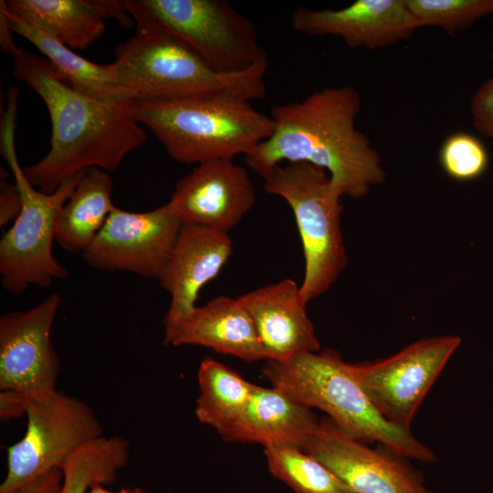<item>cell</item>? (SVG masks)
Segmentation results:
<instances>
[{
    "instance_id": "6da1fadb",
    "label": "cell",
    "mask_w": 493,
    "mask_h": 493,
    "mask_svg": "<svg viewBox=\"0 0 493 493\" xmlns=\"http://www.w3.org/2000/svg\"><path fill=\"white\" fill-rule=\"evenodd\" d=\"M8 53L16 77L44 101L51 121L48 152L24 172L46 194L89 168L114 171L147 140L133 100L106 101L75 89L45 58L15 43Z\"/></svg>"
},
{
    "instance_id": "7a4b0ae2",
    "label": "cell",
    "mask_w": 493,
    "mask_h": 493,
    "mask_svg": "<svg viewBox=\"0 0 493 493\" xmlns=\"http://www.w3.org/2000/svg\"><path fill=\"white\" fill-rule=\"evenodd\" d=\"M362 99L351 86L325 88L300 101L274 105L272 134L247 155L261 175L283 162L323 168L340 197L359 199L385 181L379 152L355 126Z\"/></svg>"
},
{
    "instance_id": "3957f363",
    "label": "cell",
    "mask_w": 493,
    "mask_h": 493,
    "mask_svg": "<svg viewBox=\"0 0 493 493\" xmlns=\"http://www.w3.org/2000/svg\"><path fill=\"white\" fill-rule=\"evenodd\" d=\"M262 374L295 402L325 412L339 428L362 443L383 444L412 460H437L411 430L393 425L378 412L350 373L348 362L334 350L268 360Z\"/></svg>"
},
{
    "instance_id": "277c9868",
    "label": "cell",
    "mask_w": 493,
    "mask_h": 493,
    "mask_svg": "<svg viewBox=\"0 0 493 493\" xmlns=\"http://www.w3.org/2000/svg\"><path fill=\"white\" fill-rule=\"evenodd\" d=\"M110 63L116 85L133 100L219 96L251 101L267 93L268 63L237 73L209 66L177 37L156 29L136 30L117 46Z\"/></svg>"
},
{
    "instance_id": "5b68a950",
    "label": "cell",
    "mask_w": 493,
    "mask_h": 493,
    "mask_svg": "<svg viewBox=\"0 0 493 493\" xmlns=\"http://www.w3.org/2000/svg\"><path fill=\"white\" fill-rule=\"evenodd\" d=\"M133 111L171 158L186 164L246 156L274 130L270 115L226 97L134 100Z\"/></svg>"
},
{
    "instance_id": "8992f818",
    "label": "cell",
    "mask_w": 493,
    "mask_h": 493,
    "mask_svg": "<svg viewBox=\"0 0 493 493\" xmlns=\"http://www.w3.org/2000/svg\"><path fill=\"white\" fill-rule=\"evenodd\" d=\"M18 98L9 96L2 114L0 150L14 174L22 197V209L0 241V275L5 289L21 293L31 285L48 288L68 276L53 254L56 226L61 208L75 190L81 172L46 194L34 187L21 168L15 145Z\"/></svg>"
},
{
    "instance_id": "52a82bcc",
    "label": "cell",
    "mask_w": 493,
    "mask_h": 493,
    "mask_svg": "<svg viewBox=\"0 0 493 493\" xmlns=\"http://www.w3.org/2000/svg\"><path fill=\"white\" fill-rule=\"evenodd\" d=\"M136 30L166 32L214 69L237 73L268 63L254 22L226 0H121Z\"/></svg>"
},
{
    "instance_id": "ba28073f",
    "label": "cell",
    "mask_w": 493,
    "mask_h": 493,
    "mask_svg": "<svg viewBox=\"0 0 493 493\" xmlns=\"http://www.w3.org/2000/svg\"><path fill=\"white\" fill-rule=\"evenodd\" d=\"M260 176L265 191L283 198L294 214L305 260L300 291L308 303L331 288L348 262L341 197L332 191L330 174L309 163L278 164Z\"/></svg>"
},
{
    "instance_id": "9c48e42d",
    "label": "cell",
    "mask_w": 493,
    "mask_h": 493,
    "mask_svg": "<svg viewBox=\"0 0 493 493\" xmlns=\"http://www.w3.org/2000/svg\"><path fill=\"white\" fill-rule=\"evenodd\" d=\"M21 396L26 431L7 449L0 493H11L49 469L61 468L79 447L103 435L94 411L76 397L58 390L39 397Z\"/></svg>"
},
{
    "instance_id": "30bf717a",
    "label": "cell",
    "mask_w": 493,
    "mask_h": 493,
    "mask_svg": "<svg viewBox=\"0 0 493 493\" xmlns=\"http://www.w3.org/2000/svg\"><path fill=\"white\" fill-rule=\"evenodd\" d=\"M460 344L458 336H433L416 341L387 358L348 363V368L387 421L411 430L425 395Z\"/></svg>"
},
{
    "instance_id": "8fae6325",
    "label": "cell",
    "mask_w": 493,
    "mask_h": 493,
    "mask_svg": "<svg viewBox=\"0 0 493 493\" xmlns=\"http://www.w3.org/2000/svg\"><path fill=\"white\" fill-rule=\"evenodd\" d=\"M182 226L167 204L146 212L115 206L82 257L98 270L159 278Z\"/></svg>"
},
{
    "instance_id": "7c38bea8",
    "label": "cell",
    "mask_w": 493,
    "mask_h": 493,
    "mask_svg": "<svg viewBox=\"0 0 493 493\" xmlns=\"http://www.w3.org/2000/svg\"><path fill=\"white\" fill-rule=\"evenodd\" d=\"M325 465L356 493H440L425 485L410 458L383 444L375 448L339 428L329 417L303 449Z\"/></svg>"
},
{
    "instance_id": "4fadbf2b",
    "label": "cell",
    "mask_w": 493,
    "mask_h": 493,
    "mask_svg": "<svg viewBox=\"0 0 493 493\" xmlns=\"http://www.w3.org/2000/svg\"><path fill=\"white\" fill-rule=\"evenodd\" d=\"M61 303L53 293L34 308L0 318V389L26 397L57 391L60 361L51 330Z\"/></svg>"
},
{
    "instance_id": "5bb4252c",
    "label": "cell",
    "mask_w": 493,
    "mask_h": 493,
    "mask_svg": "<svg viewBox=\"0 0 493 493\" xmlns=\"http://www.w3.org/2000/svg\"><path fill=\"white\" fill-rule=\"evenodd\" d=\"M255 202V188L246 170L234 159H214L196 164L178 180L167 205L182 225L227 234Z\"/></svg>"
},
{
    "instance_id": "9a60e30c",
    "label": "cell",
    "mask_w": 493,
    "mask_h": 493,
    "mask_svg": "<svg viewBox=\"0 0 493 493\" xmlns=\"http://www.w3.org/2000/svg\"><path fill=\"white\" fill-rule=\"evenodd\" d=\"M233 243L226 233L183 225L159 277L171 296L163 319L164 344L196 308L199 291L215 278L232 255Z\"/></svg>"
},
{
    "instance_id": "2e32d148",
    "label": "cell",
    "mask_w": 493,
    "mask_h": 493,
    "mask_svg": "<svg viewBox=\"0 0 493 493\" xmlns=\"http://www.w3.org/2000/svg\"><path fill=\"white\" fill-rule=\"evenodd\" d=\"M290 22L302 34L339 37L350 48L367 49L392 46L423 26L405 0H357L336 10L299 7Z\"/></svg>"
},
{
    "instance_id": "e0dca14e",
    "label": "cell",
    "mask_w": 493,
    "mask_h": 493,
    "mask_svg": "<svg viewBox=\"0 0 493 493\" xmlns=\"http://www.w3.org/2000/svg\"><path fill=\"white\" fill-rule=\"evenodd\" d=\"M239 300L250 315L267 360L283 361L320 348L300 285L286 278L251 290Z\"/></svg>"
},
{
    "instance_id": "ac0fdd59",
    "label": "cell",
    "mask_w": 493,
    "mask_h": 493,
    "mask_svg": "<svg viewBox=\"0 0 493 493\" xmlns=\"http://www.w3.org/2000/svg\"><path fill=\"white\" fill-rule=\"evenodd\" d=\"M319 423L311 409L295 402L278 388L255 384L243 414L219 435L227 442L303 450Z\"/></svg>"
},
{
    "instance_id": "d6986e66",
    "label": "cell",
    "mask_w": 493,
    "mask_h": 493,
    "mask_svg": "<svg viewBox=\"0 0 493 493\" xmlns=\"http://www.w3.org/2000/svg\"><path fill=\"white\" fill-rule=\"evenodd\" d=\"M165 345H196L246 362L267 360L254 322L238 298L219 296L192 314Z\"/></svg>"
},
{
    "instance_id": "ffe728a7",
    "label": "cell",
    "mask_w": 493,
    "mask_h": 493,
    "mask_svg": "<svg viewBox=\"0 0 493 493\" xmlns=\"http://www.w3.org/2000/svg\"><path fill=\"white\" fill-rule=\"evenodd\" d=\"M7 7L26 17L47 34L73 49L84 50L105 31L104 19L113 17L122 26L132 19L120 0H8Z\"/></svg>"
},
{
    "instance_id": "44dd1931",
    "label": "cell",
    "mask_w": 493,
    "mask_h": 493,
    "mask_svg": "<svg viewBox=\"0 0 493 493\" xmlns=\"http://www.w3.org/2000/svg\"><path fill=\"white\" fill-rule=\"evenodd\" d=\"M0 7L1 22L34 45L75 89L106 101L133 100L116 85L110 64H97L79 56L29 19L10 10L5 1H1Z\"/></svg>"
},
{
    "instance_id": "7402d4cb",
    "label": "cell",
    "mask_w": 493,
    "mask_h": 493,
    "mask_svg": "<svg viewBox=\"0 0 493 493\" xmlns=\"http://www.w3.org/2000/svg\"><path fill=\"white\" fill-rule=\"evenodd\" d=\"M112 180L100 168L85 170L60 210L56 242L68 253H83L103 227L112 203Z\"/></svg>"
},
{
    "instance_id": "603a6c76",
    "label": "cell",
    "mask_w": 493,
    "mask_h": 493,
    "mask_svg": "<svg viewBox=\"0 0 493 493\" xmlns=\"http://www.w3.org/2000/svg\"><path fill=\"white\" fill-rule=\"evenodd\" d=\"M199 396L195 414L200 423L222 432L246 409L255 384L221 362L205 358L198 370Z\"/></svg>"
},
{
    "instance_id": "cb8c5ba5",
    "label": "cell",
    "mask_w": 493,
    "mask_h": 493,
    "mask_svg": "<svg viewBox=\"0 0 493 493\" xmlns=\"http://www.w3.org/2000/svg\"><path fill=\"white\" fill-rule=\"evenodd\" d=\"M128 441L100 436L79 447L62 466L60 493H88L94 485H110L129 460Z\"/></svg>"
},
{
    "instance_id": "d4e9b609",
    "label": "cell",
    "mask_w": 493,
    "mask_h": 493,
    "mask_svg": "<svg viewBox=\"0 0 493 493\" xmlns=\"http://www.w3.org/2000/svg\"><path fill=\"white\" fill-rule=\"evenodd\" d=\"M268 469L294 493H356L325 465L298 447L264 448Z\"/></svg>"
},
{
    "instance_id": "484cf974",
    "label": "cell",
    "mask_w": 493,
    "mask_h": 493,
    "mask_svg": "<svg viewBox=\"0 0 493 493\" xmlns=\"http://www.w3.org/2000/svg\"><path fill=\"white\" fill-rule=\"evenodd\" d=\"M423 26H437L454 34L493 14V0H405Z\"/></svg>"
},
{
    "instance_id": "4316f807",
    "label": "cell",
    "mask_w": 493,
    "mask_h": 493,
    "mask_svg": "<svg viewBox=\"0 0 493 493\" xmlns=\"http://www.w3.org/2000/svg\"><path fill=\"white\" fill-rule=\"evenodd\" d=\"M439 163L452 179L467 182L480 177L488 165L484 144L467 132L450 134L442 143Z\"/></svg>"
},
{
    "instance_id": "83f0119b",
    "label": "cell",
    "mask_w": 493,
    "mask_h": 493,
    "mask_svg": "<svg viewBox=\"0 0 493 493\" xmlns=\"http://www.w3.org/2000/svg\"><path fill=\"white\" fill-rule=\"evenodd\" d=\"M470 113L477 131L493 141V78L477 89L470 100Z\"/></svg>"
},
{
    "instance_id": "f1b7e54d",
    "label": "cell",
    "mask_w": 493,
    "mask_h": 493,
    "mask_svg": "<svg viewBox=\"0 0 493 493\" xmlns=\"http://www.w3.org/2000/svg\"><path fill=\"white\" fill-rule=\"evenodd\" d=\"M6 178L1 177L0 192V226L4 227L14 222L22 209L21 194L15 184L6 182Z\"/></svg>"
},
{
    "instance_id": "f546056e",
    "label": "cell",
    "mask_w": 493,
    "mask_h": 493,
    "mask_svg": "<svg viewBox=\"0 0 493 493\" xmlns=\"http://www.w3.org/2000/svg\"><path fill=\"white\" fill-rule=\"evenodd\" d=\"M62 470L55 467L21 485L11 493H60Z\"/></svg>"
},
{
    "instance_id": "4dcf8cb0",
    "label": "cell",
    "mask_w": 493,
    "mask_h": 493,
    "mask_svg": "<svg viewBox=\"0 0 493 493\" xmlns=\"http://www.w3.org/2000/svg\"><path fill=\"white\" fill-rule=\"evenodd\" d=\"M88 493H145L138 488H122L119 491H110L104 488L103 485H94L92 488H90L89 491Z\"/></svg>"
}]
</instances>
